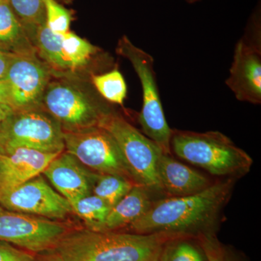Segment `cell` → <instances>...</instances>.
Returning <instances> with one entry per match:
<instances>
[{"mask_svg": "<svg viewBox=\"0 0 261 261\" xmlns=\"http://www.w3.org/2000/svg\"><path fill=\"white\" fill-rule=\"evenodd\" d=\"M0 104L10 106L9 87L5 80H0Z\"/></svg>", "mask_w": 261, "mask_h": 261, "instance_id": "obj_29", "label": "cell"}, {"mask_svg": "<svg viewBox=\"0 0 261 261\" xmlns=\"http://www.w3.org/2000/svg\"><path fill=\"white\" fill-rule=\"evenodd\" d=\"M9 3L23 28L36 31L46 23L43 0H9Z\"/></svg>", "mask_w": 261, "mask_h": 261, "instance_id": "obj_23", "label": "cell"}, {"mask_svg": "<svg viewBox=\"0 0 261 261\" xmlns=\"http://www.w3.org/2000/svg\"><path fill=\"white\" fill-rule=\"evenodd\" d=\"M14 53L0 49V80H5Z\"/></svg>", "mask_w": 261, "mask_h": 261, "instance_id": "obj_27", "label": "cell"}, {"mask_svg": "<svg viewBox=\"0 0 261 261\" xmlns=\"http://www.w3.org/2000/svg\"><path fill=\"white\" fill-rule=\"evenodd\" d=\"M152 192L145 187L135 185L108 214L102 231H123L140 219L149 210L153 200Z\"/></svg>", "mask_w": 261, "mask_h": 261, "instance_id": "obj_17", "label": "cell"}, {"mask_svg": "<svg viewBox=\"0 0 261 261\" xmlns=\"http://www.w3.org/2000/svg\"><path fill=\"white\" fill-rule=\"evenodd\" d=\"M117 53L130 61L142 84L143 100L138 121L142 130L165 154H171L172 129L168 126L163 111L153 58L134 45L126 36L120 39Z\"/></svg>", "mask_w": 261, "mask_h": 261, "instance_id": "obj_4", "label": "cell"}, {"mask_svg": "<svg viewBox=\"0 0 261 261\" xmlns=\"http://www.w3.org/2000/svg\"><path fill=\"white\" fill-rule=\"evenodd\" d=\"M234 180L226 178L213 183L195 195L154 200L149 210L126 230L145 234L170 233L194 238L215 233L221 211L231 197Z\"/></svg>", "mask_w": 261, "mask_h": 261, "instance_id": "obj_1", "label": "cell"}, {"mask_svg": "<svg viewBox=\"0 0 261 261\" xmlns=\"http://www.w3.org/2000/svg\"><path fill=\"white\" fill-rule=\"evenodd\" d=\"M186 1L187 3L192 4V3H197V2L200 1V0H186Z\"/></svg>", "mask_w": 261, "mask_h": 261, "instance_id": "obj_31", "label": "cell"}, {"mask_svg": "<svg viewBox=\"0 0 261 261\" xmlns=\"http://www.w3.org/2000/svg\"><path fill=\"white\" fill-rule=\"evenodd\" d=\"M46 14V25L51 32L65 34L69 32L71 14L56 0H43Z\"/></svg>", "mask_w": 261, "mask_h": 261, "instance_id": "obj_25", "label": "cell"}, {"mask_svg": "<svg viewBox=\"0 0 261 261\" xmlns=\"http://www.w3.org/2000/svg\"><path fill=\"white\" fill-rule=\"evenodd\" d=\"M58 154L24 147L0 153V187L16 186L42 174Z\"/></svg>", "mask_w": 261, "mask_h": 261, "instance_id": "obj_15", "label": "cell"}, {"mask_svg": "<svg viewBox=\"0 0 261 261\" xmlns=\"http://www.w3.org/2000/svg\"><path fill=\"white\" fill-rule=\"evenodd\" d=\"M49 77L47 65L30 49L15 51L5 78L9 87L10 106L15 111L42 107Z\"/></svg>", "mask_w": 261, "mask_h": 261, "instance_id": "obj_12", "label": "cell"}, {"mask_svg": "<svg viewBox=\"0 0 261 261\" xmlns=\"http://www.w3.org/2000/svg\"><path fill=\"white\" fill-rule=\"evenodd\" d=\"M63 140L65 151L86 168L96 173L118 175L135 184L121 149L107 130L97 126L63 132Z\"/></svg>", "mask_w": 261, "mask_h": 261, "instance_id": "obj_8", "label": "cell"}, {"mask_svg": "<svg viewBox=\"0 0 261 261\" xmlns=\"http://www.w3.org/2000/svg\"><path fill=\"white\" fill-rule=\"evenodd\" d=\"M35 32L41 56L56 70L65 71L83 68L99 51L98 48L70 31L62 34L51 32L46 23Z\"/></svg>", "mask_w": 261, "mask_h": 261, "instance_id": "obj_13", "label": "cell"}, {"mask_svg": "<svg viewBox=\"0 0 261 261\" xmlns=\"http://www.w3.org/2000/svg\"><path fill=\"white\" fill-rule=\"evenodd\" d=\"M207 261H243L234 252L221 243L215 233H203L197 238Z\"/></svg>", "mask_w": 261, "mask_h": 261, "instance_id": "obj_24", "label": "cell"}, {"mask_svg": "<svg viewBox=\"0 0 261 261\" xmlns=\"http://www.w3.org/2000/svg\"><path fill=\"white\" fill-rule=\"evenodd\" d=\"M158 176L163 193L171 197L195 195L213 184L205 175L164 152L158 163Z\"/></svg>", "mask_w": 261, "mask_h": 261, "instance_id": "obj_16", "label": "cell"}, {"mask_svg": "<svg viewBox=\"0 0 261 261\" xmlns=\"http://www.w3.org/2000/svg\"><path fill=\"white\" fill-rule=\"evenodd\" d=\"M0 205L15 212L58 221L73 214L70 202L42 174L16 186L0 187Z\"/></svg>", "mask_w": 261, "mask_h": 261, "instance_id": "obj_11", "label": "cell"}, {"mask_svg": "<svg viewBox=\"0 0 261 261\" xmlns=\"http://www.w3.org/2000/svg\"><path fill=\"white\" fill-rule=\"evenodd\" d=\"M135 185L118 175L93 172L92 194L100 197L111 207L118 203Z\"/></svg>", "mask_w": 261, "mask_h": 261, "instance_id": "obj_19", "label": "cell"}, {"mask_svg": "<svg viewBox=\"0 0 261 261\" xmlns=\"http://www.w3.org/2000/svg\"><path fill=\"white\" fill-rule=\"evenodd\" d=\"M14 111L15 110L9 105L0 104V123Z\"/></svg>", "mask_w": 261, "mask_h": 261, "instance_id": "obj_30", "label": "cell"}, {"mask_svg": "<svg viewBox=\"0 0 261 261\" xmlns=\"http://www.w3.org/2000/svg\"><path fill=\"white\" fill-rule=\"evenodd\" d=\"M260 7L249 20L246 33L236 44L226 84L238 100L261 103Z\"/></svg>", "mask_w": 261, "mask_h": 261, "instance_id": "obj_9", "label": "cell"}, {"mask_svg": "<svg viewBox=\"0 0 261 261\" xmlns=\"http://www.w3.org/2000/svg\"><path fill=\"white\" fill-rule=\"evenodd\" d=\"M24 29L12 9L9 0H0V44L14 47L25 42Z\"/></svg>", "mask_w": 261, "mask_h": 261, "instance_id": "obj_22", "label": "cell"}, {"mask_svg": "<svg viewBox=\"0 0 261 261\" xmlns=\"http://www.w3.org/2000/svg\"><path fill=\"white\" fill-rule=\"evenodd\" d=\"M31 261H65L54 250L35 254Z\"/></svg>", "mask_w": 261, "mask_h": 261, "instance_id": "obj_28", "label": "cell"}, {"mask_svg": "<svg viewBox=\"0 0 261 261\" xmlns=\"http://www.w3.org/2000/svg\"><path fill=\"white\" fill-rule=\"evenodd\" d=\"M99 126L107 130L116 141L136 185L152 193H163L158 163L163 152L159 146L113 111L102 118Z\"/></svg>", "mask_w": 261, "mask_h": 261, "instance_id": "obj_5", "label": "cell"}, {"mask_svg": "<svg viewBox=\"0 0 261 261\" xmlns=\"http://www.w3.org/2000/svg\"><path fill=\"white\" fill-rule=\"evenodd\" d=\"M93 172L74 156L63 151L49 163L42 174L70 203L92 194Z\"/></svg>", "mask_w": 261, "mask_h": 261, "instance_id": "obj_14", "label": "cell"}, {"mask_svg": "<svg viewBox=\"0 0 261 261\" xmlns=\"http://www.w3.org/2000/svg\"><path fill=\"white\" fill-rule=\"evenodd\" d=\"M73 228L63 221L15 212L0 205V241L32 253L54 250Z\"/></svg>", "mask_w": 261, "mask_h": 261, "instance_id": "obj_10", "label": "cell"}, {"mask_svg": "<svg viewBox=\"0 0 261 261\" xmlns=\"http://www.w3.org/2000/svg\"><path fill=\"white\" fill-rule=\"evenodd\" d=\"M181 236L73 228L53 250L65 261H159L166 243Z\"/></svg>", "mask_w": 261, "mask_h": 261, "instance_id": "obj_2", "label": "cell"}, {"mask_svg": "<svg viewBox=\"0 0 261 261\" xmlns=\"http://www.w3.org/2000/svg\"><path fill=\"white\" fill-rule=\"evenodd\" d=\"M64 1H68V0H64Z\"/></svg>", "mask_w": 261, "mask_h": 261, "instance_id": "obj_32", "label": "cell"}, {"mask_svg": "<svg viewBox=\"0 0 261 261\" xmlns=\"http://www.w3.org/2000/svg\"><path fill=\"white\" fill-rule=\"evenodd\" d=\"M70 204L73 214L84 221L86 228L92 231H103L105 222L112 208L106 201L90 194Z\"/></svg>", "mask_w": 261, "mask_h": 261, "instance_id": "obj_18", "label": "cell"}, {"mask_svg": "<svg viewBox=\"0 0 261 261\" xmlns=\"http://www.w3.org/2000/svg\"><path fill=\"white\" fill-rule=\"evenodd\" d=\"M171 149L180 159L220 177H242L253 164L245 151L219 132L200 133L173 129Z\"/></svg>", "mask_w": 261, "mask_h": 261, "instance_id": "obj_3", "label": "cell"}, {"mask_svg": "<svg viewBox=\"0 0 261 261\" xmlns=\"http://www.w3.org/2000/svg\"><path fill=\"white\" fill-rule=\"evenodd\" d=\"M42 104L63 132L99 126L102 118L112 111L97 99L64 82L48 84Z\"/></svg>", "mask_w": 261, "mask_h": 261, "instance_id": "obj_7", "label": "cell"}, {"mask_svg": "<svg viewBox=\"0 0 261 261\" xmlns=\"http://www.w3.org/2000/svg\"><path fill=\"white\" fill-rule=\"evenodd\" d=\"M92 84L106 101L123 106L126 97L127 87L118 68L101 74L92 75Z\"/></svg>", "mask_w": 261, "mask_h": 261, "instance_id": "obj_21", "label": "cell"}, {"mask_svg": "<svg viewBox=\"0 0 261 261\" xmlns=\"http://www.w3.org/2000/svg\"><path fill=\"white\" fill-rule=\"evenodd\" d=\"M19 147L61 153L65 144L61 125L42 107L15 111L0 123V153Z\"/></svg>", "mask_w": 261, "mask_h": 261, "instance_id": "obj_6", "label": "cell"}, {"mask_svg": "<svg viewBox=\"0 0 261 261\" xmlns=\"http://www.w3.org/2000/svg\"><path fill=\"white\" fill-rule=\"evenodd\" d=\"M159 261H207V258L197 238L181 236L166 243Z\"/></svg>", "mask_w": 261, "mask_h": 261, "instance_id": "obj_20", "label": "cell"}, {"mask_svg": "<svg viewBox=\"0 0 261 261\" xmlns=\"http://www.w3.org/2000/svg\"><path fill=\"white\" fill-rule=\"evenodd\" d=\"M35 254L0 241V261H31Z\"/></svg>", "mask_w": 261, "mask_h": 261, "instance_id": "obj_26", "label": "cell"}]
</instances>
